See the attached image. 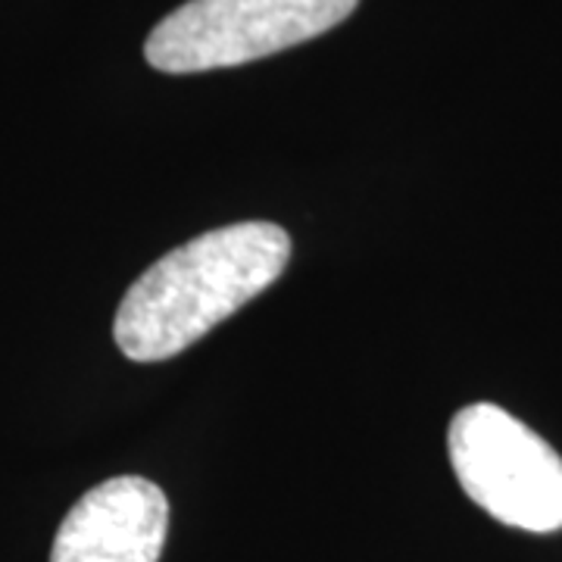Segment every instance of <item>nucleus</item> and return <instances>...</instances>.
Instances as JSON below:
<instances>
[{
    "label": "nucleus",
    "instance_id": "nucleus-1",
    "mask_svg": "<svg viewBox=\"0 0 562 562\" xmlns=\"http://www.w3.org/2000/svg\"><path fill=\"white\" fill-rule=\"evenodd\" d=\"M288 260L291 238L276 222H238L181 244L122 297L120 350L135 362L172 360L262 294Z\"/></svg>",
    "mask_w": 562,
    "mask_h": 562
},
{
    "label": "nucleus",
    "instance_id": "nucleus-2",
    "mask_svg": "<svg viewBox=\"0 0 562 562\" xmlns=\"http://www.w3.org/2000/svg\"><path fill=\"white\" fill-rule=\"evenodd\" d=\"M360 0H188L150 32L144 57L181 76L272 57L341 25Z\"/></svg>",
    "mask_w": 562,
    "mask_h": 562
},
{
    "label": "nucleus",
    "instance_id": "nucleus-3",
    "mask_svg": "<svg viewBox=\"0 0 562 562\" xmlns=\"http://www.w3.org/2000/svg\"><path fill=\"white\" fill-rule=\"evenodd\" d=\"M447 450L460 487L509 528L550 535L562 528V457L525 422L494 403L460 409Z\"/></svg>",
    "mask_w": 562,
    "mask_h": 562
},
{
    "label": "nucleus",
    "instance_id": "nucleus-4",
    "mask_svg": "<svg viewBox=\"0 0 562 562\" xmlns=\"http://www.w3.org/2000/svg\"><path fill=\"white\" fill-rule=\"evenodd\" d=\"M169 501L138 475L106 479L57 528L50 562H160Z\"/></svg>",
    "mask_w": 562,
    "mask_h": 562
}]
</instances>
